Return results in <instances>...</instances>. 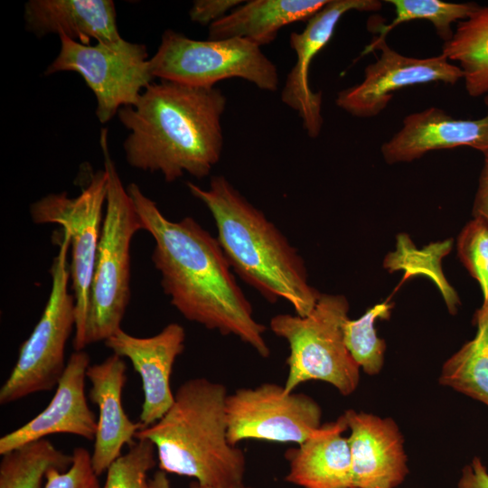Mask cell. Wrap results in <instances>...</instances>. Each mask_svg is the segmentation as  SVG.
Listing matches in <instances>:
<instances>
[{"label": "cell", "mask_w": 488, "mask_h": 488, "mask_svg": "<svg viewBox=\"0 0 488 488\" xmlns=\"http://www.w3.org/2000/svg\"><path fill=\"white\" fill-rule=\"evenodd\" d=\"M375 50L380 51V58L365 68L363 80L336 96L337 107L354 117L377 116L388 106L392 93L405 87L431 82L454 85L463 79L459 66L442 53L424 59L408 57L389 47L385 38L377 37L362 54Z\"/></svg>", "instance_id": "obj_12"}, {"label": "cell", "mask_w": 488, "mask_h": 488, "mask_svg": "<svg viewBox=\"0 0 488 488\" xmlns=\"http://www.w3.org/2000/svg\"><path fill=\"white\" fill-rule=\"evenodd\" d=\"M99 145L108 173L100 239L89 292L87 345L105 342L121 329L130 300V245L141 220L110 156L108 129Z\"/></svg>", "instance_id": "obj_5"}, {"label": "cell", "mask_w": 488, "mask_h": 488, "mask_svg": "<svg viewBox=\"0 0 488 488\" xmlns=\"http://www.w3.org/2000/svg\"><path fill=\"white\" fill-rule=\"evenodd\" d=\"M460 260L479 283L483 301L482 309H488V222L474 218L462 230L457 239Z\"/></svg>", "instance_id": "obj_28"}, {"label": "cell", "mask_w": 488, "mask_h": 488, "mask_svg": "<svg viewBox=\"0 0 488 488\" xmlns=\"http://www.w3.org/2000/svg\"><path fill=\"white\" fill-rule=\"evenodd\" d=\"M241 0H196L189 10L191 21L211 25L243 4Z\"/></svg>", "instance_id": "obj_30"}, {"label": "cell", "mask_w": 488, "mask_h": 488, "mask_svg": "<svg viewBox=\"0 0 488 488\" xmlns=\"http://www.w3.org/2000/svg\"><path fill=\"white\" fill-rule=\"evenodd\" d=\"M187 188L211 212L233 272L269 303L283 299L296 314H309L321 293L309 285L302 257L276 225L223 175L212 176L208 189L191 182Z\"/></svg>", "instance_id": "obj_3"}, {"label": "cell", "mask_w": 488, "mask_h": 488, "mask_svg": "<svg viewBox=\"0 0 488 488\" xmlns=\"http://www.w3.org/2000/svg\"><path fill=\"white\" fill-rule=\"evenodd\" d=\"M328 0H251L209 26V39L241 38L258 46L272 42L290 23L308 21Z\"/></svg>", "instance_id": "obj_21"}, {"label": "cell", "mask_w": 488, "mask_h": 488, "mask_svg": "<svg viewBox=\"0 0 488 488\" xmlns=\"http://www.w3.org/2000/svg\"><path fill=\"white\" fill-rule=\"evenodd\" d=\"M149 63L154 78L192 87L214 88L232 78L266 91L278 87L276 65L259 46L241 38L202 41L166 30Z\"/></svg>", "instance_id": "obj_8"}, {"label": "cell", "mask_w": 488, "mask_h": 488, "mask_svg": "<svg viewBox=\"0 0 488 488\" xmlns=\"http://www.w3.org/2000/svg\"><path fill=\"white\" fill-rule=\"evenodd\" d=\"M350 429L352 488H395L408 469L403 438L391 418L350 409L343 413Z\"/></svg>", "instance_id": "obj_16"}, {"label": "cell", "mask_w": 488, "mask_h": 488, "mask_svg": "<svg viewBox=\"0 0 488 488\" xmlns=\"http://www.w3.org/2000/svg\"><path fill=\"white\" fill-rule=\"evenodd\" d=\"M226 102L215 87L152 82L136 105L117 112L129 131L123 144L127 164L159 173L168 183L185 173L197 179L206 177L221 156Z\"/></svg>", "instance_id": "obj_2"}, {"label": "cell", "mask_w": 488, "mask_h": 488, "mask_svg": "<svg viewBox=\"0 0 488 488\" xmlns=\"http://www.w3.org/2000/svg\"><path fill=\"white\" fill-rule=\"evenodd\" d=\"M228 440L247 439L300 445L322 426L318 403L304 393H286L284 386L265 382L227 396Z\"/></svg>", "instance_id": "obj_11"}, {"label": "cell", "mask_w": 488, "mask_h": 488, "mask_svg": "<svg viewBox=\"0 0 488 488\" xmlns=\"http://www.w3.org/2000/svg\"><path fill=\"white\" fill-rule=\"evenodd\" d=\"M23 21L37 37L64 35L85 45L92 40L112 42L122 38L112 0H30L24 5Z\"/></svg>", "instance_id": "obj_19"}, {"label": "cell", "mask_w": 488, "mask_h": 488, "mask_svg": "<svg viewBox=\"0 0 488 488\" xmlns=\"http://www.w3.org/2000/svg\"><path fill=\"white\" fill-rule=\"evenodd\" d=\"M72 456V464L67 470L51 469L47 473L44 488H101L89 452L78 446L73 449Z\"/></svg>", "instance_id": "obj_29"}, {"label": "cell", "mask_w": 488, "mask_h": 488, "mask_svg": "<svg viewBox=\"0 0 488 488\" xmlns=\"http://www.w3.org/2000/svg\"><path fill=\"white\" fill-rule=\"evenodd\" d=\"M156 461L154 444L148 439H136L108 468L103 488H145L148 473Z\"/></svg>", "instance_id": "obj_27"}, {"label": "cell", "mask_w": 488, "mask_h": 488, "mask_svg": "<svg viewBox=\"0 0 488 488\" xmlns=\"http://www.w3.org/2000/svg\"><path fill=\"white\" fill-rule=\"evenodd\" d=\"M474 322V338L445 362L439 381L488 406V309H478Z\"/></svg>", "instance_id": "obj_23"}, {"label": "cell", "mask_w": 488, "mask_h": 488, "mask_svg": "<svg viewBox=\"0 0 488 488\" xmlns=\"http://www.w3.org/2000/svg\"><path fill=\"white\" fill-rule=\"evenodd\" d=\"M484 103L487 113L476 119L454 118L434 107L408 115L400 130L381 145L385 162H411L430 151L463 145L487 152L488 95Z\"/></svg>", "instance_id": "obj_17"}, {"label": "cell", "mask_w": 488, "mask_h": 488, "mask_svg": "<svg viewBox=\"0 0 488 488\" xmlns=\"http://www.w3.org/2000/svg\"><path fill=\"white\" fill-rule=\"evenodd\" d=\"M2 455L0 488H44L51 469L67 470L73 456L46 438L30 442Z\"/></svg>", "instance_id": "obj_24"}, {"label": "cell", "mask_w": 488, "mask_h": 488, "mask_svg": "<svg viewBox=\"0 0 488 488\" xmlns=\"http://www.w3.org/2000/svg\"><path fill=\"white\" fill-rule=\"evenodd\" d=\"M60 41L58 55L44 75L61 71L80 75L95 96V113L101 124L112 119L121 108L136 105L155 79L144 44L121 38L85 45L64 35Z\"/></svg>", "instance_id": "obj_10"}, {"label": "cell", "mask_w": 488, "mask_h": 488, "mask_svg": "<svg viewBox=\"0 0 488 488\" xmlns=\"http://www.w3.org/2000/svg\"><path fill=\"white\" fill-rule=\"evenodd\" d=\"M50 268L49 298L33 332L20 347L15 365L0 389L6 405L57 386L65 368V347L75 328V300L69 291L70 238L62 230Z\"/></svg>", "instance_id": "obj_7"}, {"label": "cell", "mask_w": 488, "mask_h": 488, "mask_svg": "<svg viewBox=\"0 0 488 488\" xmlns=\"http://www.w3.org/2000/svg\"><path fill=\"white\" fill-rule=\"evenodd\" d=\"M108 191L106 169L94 173L79 195L49 193L33 202L30 216L36 224L55 223L70 238V273L75 300L73 348L87 346L89 292L100 239Z\"/></svg>", "instance_id": "obj_9"}, {"label": "cell", "mask_w": 488, "mask_h": 488, "mask_svg": "<svg viewBox=\"0 0 488 488\" xmlns=\"http://www.w3.org/2000/svg\"><path fill=\"white\" fill-rule=\"evenodd\" d=\"M379 0H328L312 16L303 32L290 35V46L296 61L289 71L281 92L282 101L297 112L310 137L319 136L323 127L322 92H314L309 84V69L316 54L328 43L342 16L350 11L377 12Z\"/></svg>", "instance_id": "obj_13"}, {"label": "cell", "mask_w": 488, "mask_h": 488, "mask_svg": "<svg viewBox=\"0 0 488 488\" xmlns=\"http://www.w3.org/2000/svg\"><path fill=\"white\" fill-rule=\"evenodd\" d=\"M127 190L143 230L155 241L152 261L171 305L185 319L234 335L268 357L267 327L255 319L217 238L192 217L167 219L136 183Z\"/></svg>", "instance_id": "obj_1"}, {"label": "cell", "mask_w": 488, "mask_h": 488, "mask_svg": "<svg viewBox=\"0 0 488 488\" xmlns=\"http://www.w3.org/2000/svg\"><path fill=\"white\" fill-rule=\"evenodd\" d=\"M348 311L344 296L321 294L309 314H278L270 319L271 331L289 345L288 373L283 385L286 393L313 380L333 385L344 396L356 389L360 367L343 340Z\"/></svg>", "instance_id": "obj_6"}, {"label": "cell", "mask_w": 488, "mask_h": 488, "mask_svg": "<svg viewBox=\"0 0 488 488\" xmlns=\"http://www.w3.org/2000/svg\"><path fill=\"white\" fill-rule=\"evenodd\" d=\"M343 415L322 425L288 454L286 481L302 488H352V457Z\"/></svg>", "instance_id": "obj_20"}, {"label": "cell", "mask_w": 488, "mask_h": 488, "mask_svg": "<svg viewBox=\"0 0 488 488\" xmlns=\"http://www.w3.org/2000/svg\"><path fill=\"white\" fill-rule=\"evenodd\" d=\"M87 379L91 384L89 399L99 408L91 463L99 476L122 455L125 446L136 441L143 427L132 421L123 408L122 391L127 381L124 358L112 353L101 362L89 365Z\"/></svg>", "instance_id": "obj_18"}, {"label": "cell", "mask_w": 488, "mask_h": 488, "mask_svg": "<svg viewBox=\"0 0 488 488\" xmlns=\"http://www.w3.org/2000/svg\"><path fill=\"white\" fill-rule=\"evenodd\" d=\"M145 488H172L167 473L157 470L151 478L148 479Z\"/></svg>", "instance_id": "obj_33"}, {"label": "cell", "mask_w": 488, "mask_h": 488, "mask_svg": "<svg viewBox=\"0 0 488 488\" xmlns=\"http://www.w3.org/2000/svg\"><path fill=\"white\" fill-rule=\"evenodd\" d=\"M89 365V355L84 350L71 353L50 403L30 421L0 438V455L55 434H71L93 441L98 419L85 394Z\"/></svg>", "instance_id": "obj_15"}, {"label": "cell", "mask_w": 488, "mask_h": 488, "mask_svg": "<svg viewBox=\"0 0 488 488\" xmlns=\"http://www.w3.org/2000/svg\"><path fill=\"white\" fill-rule=\"evenodd\" d=\"M227 389L206 378L183 382L169 410L141 428L136 439L150 440L159 469L211 486L244 483V452L227 436Z\"/></svg>", "instance_id": "obj_4"}, {"label": "cell", "mask_w": 488, "mask_h": 488, "mask_svg": "<svg viewBox=\"0 0 488 488\" xmlns=\"http://www.w3.org/2000/svg\"><path fill=\"white\" fill-rule=\"evenodd\" d=\"M442 54L459 62L465 89L473 98L488 93V6H479L460 22Z\"/></svg>", "instance_id": "obj_22"}, {"label": "cell", "mask_w": 488, "mask_h": 488, "mask_svg": "<svg viewBox=\"0 0 488 488\" xmlns=\"http://www.w3.org/2000/svg\"><path fill=\"white\" fill-rule=\"evenodd\" d=\"M185 337L184 328L171 323L149 337L134 336L121 328L104 342L114 354L128 359L141 378L144 401L139 422L143 427L161 419L174 401L171 375L184 350Z\"/></svg>", "instance_id": "obj_14"}, {"label": "cell", "mask_w": 488, "mask_h": 488, "mask_svg": "<svg viewBox=\"0 0 488 488\" xmlns=\"http://www.w3.org/2000/svg\"><path fill=\"white\" fill-rule=\"evenodd\" d=\"M483 165L479 178L473 214L488 222V151L483 153Z\"/></svg>", "instance_id": "obj_32"}, {"label": "cell", "mask_w": 488, "mask_h": 488, "mask_svg": "<svg viewBox=\"0 0 488 488\" xmlns=\"http://www.w3.org/2000/svg\"><path fill=\"white\" fill-rule=\"evenodd\" d=\"M457 488H488V471L479 457L462 469Z\"/></svg>", "instance_id": "obj_31"}, {"label": "cell", "mask_w": 488, "mask_h": 488, "mask_svg": "<svg viewBox=\"0 0 488 488\" xmlns=\"http://www.w3.org/2000/svg\"><path fill=\"white\" fill-rule=\"evenodd\" d=\"M189 488H251V487L247 486L244 483H239V484H233L230 486H211V485H204L194 481L191 483Z\"/></svg>", "instance_id": "obj_34"}, {"label": "cell", "mask_w": 488, "mask_h": 488, "mask_svg": "<svg viewBox=\"0 0 488 488\" xmlns=\"http://www.w3.org/2000/svg\"><path fill=\"white\" fill-rule=\"evenodd\" d=\"M392 305L385 302L374 305L355 320L343 324V340L350 354L363 371L369 375L380 372L383 366L385 342L378 337L375 322L388 319Z\"/></svg>", "instance_id": "obj_25"}, {"label": "cell", "mask_w": 488, "mask_h": 488, "mask_svg": "<svg viewBox=\"0 0 488 488\" xmlns=\"http://www.w3.org/2000/svg\"><path fill=\"white\" fill-rule=\"evenodd\" d=\"M394 6L396 16L380 29L379 38L402 23L427 20L433 23L438 36L445 42L453 37L451 24L468 18L480 5L476 3H447L441 0H387Z\"/></svg>", "instance_id": "obj_26"}]
</instances>
